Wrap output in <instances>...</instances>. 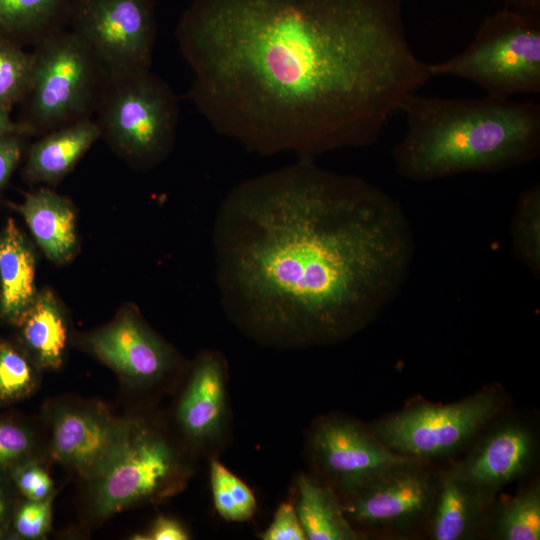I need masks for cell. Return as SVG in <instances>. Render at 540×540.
Here are the masks:
<instances>
[{
	"mask_svg": "<svg viewBox=\"0 0 540 540\" xmlns=\"http://www.w3.org/2000/svg\"><path fill=\"white\" fill-rule=\"evenodd\" d=\"M291 500L308 540L363 539L345 517L335 492L310 472L296 476Z\"/></svg>",
	"mask_w": 540,
	"mask_h": 540,
	"instance_id": "cell-20",
	"label": "cell"
},
{
	"mask_svg": "<svg viewBox=\"0 0 540 540\" xmlns=\"http://www.w3.org/2000/svg\"><path fill=\"white\" fill-rule=\"evenodd\" d=\"M506 3L519 12L540 15V0H506Z\"/></svg>",
	"mask_w": 540,
	"mask_h": 540,
	"instance_id": "cell-34",
	"label": "cell"
},
{
	"mask_svg": "<svg viewBox=\"0 0 540 540\" xmlns=\"http://www.w3.org/2000/svg\"><path fill=\"white\" fill-rule=\"evenodd\" d=\"M432 77L471 81L487 95L511 98L540 92V16L511 8L485 19L459 54L430 64Z\"/></svg>",
	"mask_w": 540,
	"mask_h": 540,
	"instance_id": "cell-7",
	"label": "cell"
},
{
	"mask_svg": "<svg viewBox=\"0 0 540 540\" xmlns=\"http://www.w3.org/2000/svg\"><path fill=\"white\" fill-rule=\"evenodd\" d=\"M209 461L210 489L217 514L229 522H246L252 519L257 509L252 489L218 458Z\"/></svg>",
	"mask_w": 540,
	"mask_h": 540,
	"instance_id": "cell-25",
	"label": "cell"
},
{
	"mask_svg": "<svg viewBox=\"0 0 540 540\" xmlns=\"http://www.w3.org/2000/svg\"><path fill=\"white\" fill-rule=\"evenodd\" d=\"M504 392L487 386L449 404L419 403L386 415L369 426L391 451L432 462L456 453L500 416Z\"/></svg>",
	"mask_w": 540,
	"mask_h": 540,
	"instance_id": "cell-8",
	"label": "cell"
},
{
	"mask_svg": "<svg viewBox=\"0 0 540 540\" xmlns=\"http://www.w3.org/2000/svg\"><path fill=\"white\" fill-rule=\"evenodd\" d=\"M34 385V370L26 357L11 344L0 342V401L22 398Z\"/></svg>",
	"mask_w": 540,
	"mask_h": 540,
	"instance_id": "cell-27",
	"label": "cell"
},
{
	"mask_svg": "<svg viewBox=\"0 0 540 540\" xmlns=\"http://www.w3.org/2000/svg\"><path fill=\"white\" fill-rule=\"evenodd\" d=\"M122 423L100 411L65 407L55 414L52 452L62 464L91 478L114 443Z\"/></svg>",
	"mask_w": 540,
	"mask_h": 540,
	"instance_id": "cell-15",
	"label": "cell"
},
{
	"mask_svg": "<svg viewBox=\"0 0 540 540\" xmlns=\"http://www.w3.org/2000/svg\"><path fill=\"white\" fill-rule=\"evenodd\" d=\"M305 454L310 473L338 498L411 460L387 448L369 426L338 413L322 415L310 425Z\"/></svg>",
	"mask_w": 540,
	"mask_h": 540,
	"instance_id": "cell-11",
	"label": "cell"
},
{
	"mask_svg": "<svg viewBox=\"0 0 540 540\" xmlns=\"http://www.w3.org/2000/svg\"><path fill=\"white\" fill-rule=\"evenodd\" d=\"M87 345L108 366L140 385L160 383L174 366L169 347L132 314L92 334Z\"/></svg>",
	"mask_w": 540,
	"mask_h": 540,
	"instance_id": "cell-14",
	"label": "cell"
},
{
	"mask_svg": "<svg viewBox=\"0 0 540 540\" xmlns=\"http://www.w3.org/2000/svg\"><path fill=\"white\" fill-rule=\"evenodd\" d=\"M32 53L0 38V107L11 112L24 99L31 81Z\"/></svg>",
	"mask_w": 540,
	"mask_h": 540,
	"instance_id": "cell-26",
	"label": "cell"
},
{
	"mask_svg": "<svg viewBox=\"0 0 540 540\" xmlns=\"http://www.w3.org/2000/svg\"><path fill=\"white\" fill-rule=\"evenodd\" d=\"M51 497L44 500H29L18 509L14 528L16 533L27 539H38L46 535L51 524Z\"/></svg>",
	"mask_w": 540,
	"mask_h": 540,
	"instance_id": "cell-29",
	"label": "cell"
},
{
	"mask_svg": "<svg viewBox=\"0 0 540 540\" xmlns=\"http://www.w3.org/2000/svg\"><path fill=\"white\" fill-rule=\"evenodd\" d=\"M9 501L0 488V532L5 529L9 520Z\"/></svg>",
	"mask_w": 540,
	"mask_h": 540,
	"instance_id": "cell-36",
	"label": "cell"
},
{
	"mask_svg": "<svg viewBox=\"0 0 540 540\" xmlns=\"http://www.w3.org/2000/svg\"><path fill=\"white\" fill-rule=\"evenodd\" d=\"M14 480L29 500H44L51 496L52 480L36 462L26 461L14 469Z\"/></svg>",
	"mask_w": 540,
	"mask_h": 540,
	"instance_id": "cell-31",
	"label": "cell"
},
{
	"mask_svg": "<svg viewBox=\"0 0 540 540\" xmlns=\"http://www.w3.org/2000/svg\"><path fill=\"white\" fill-rule=\"evenodd\" d=\"M193 457L158 423H122L112 449L91 477L96 512L109 516L135 504L173 497L186 487Z\"/></svg>",
	"mask_w": 540,
	"mask_h": 540,
	"instance_id": "cell-4",
	"label": "cell"
},
{
	"mask_svg": "<svg viewBox=\"0 0 540 540\" xmlns=\"http://www.w3.org/2000/svg\"><path fill=\"white\" fill-rule=\"evenodd\" d=\"M229 370L217 350L201 352L178 397L174 417L181 443L196 457L218 458L232 434Z\"/></svg>",
	"mask_w": 540,
	"mask_h": 540,
	"instance_id": "cell-12",
	"label": "cell"
},
{
	"mask_svg": "<svg viewBox=\"0 0 540 540\" xmlns=\"http://www.w3.org/2000/svg\"><path fill=\"white\" fill-rule=\"evenodd\" d=\"M403 0H192L175 38L185 97L218 134L262 156L374 145L431 77Z\"/></svg>",
	"mask_w": 540,
	"mask_h": 540,
	"instance_id": "cell-1",
	"label": "cell"
},
{
	"mask_svg": "<svg viewBox=\"0 0 540 540\" xmlns=\"http://www.w3.org/2000/svg\"><path fill=\"white\" fill-rule=\"evenodd\" d=\"M431 463L408 460L339 498L345 517L363 539L407 536L427 528L443 473Z\"/></svg>",
	"mask_w": 540,
	"mask_h": 540,
	"instance_id": "cell-9",
	"label": "cell"
},
{
	"mask_svg": "<svg viewBox=\"0 0 540 540\" xmlns=\"http://www.w3.org/2000/svg\"><path fill=\"white\" fill-rule=\"evenodd\" d=\"M494 502L487 499L452 468L443 471L427 525L433 540L472 539L485 530Z\"/></svg>",
	"mask_w": 540,
	"mask_h": 540,
	"instance_id": "cell-16",
	"label": "cell"
},
{
	"mask_svg": "<svg viewBox=\"0 0 540 540\" xmlns=\"http://www.w3.org/2000/svg\"><path fill=\"white\" fill-rule=\"evenodd\" d=\"M94 115L100 137L130 163L148 168L173 148L178 97L151 69L107 73Z\"/></svg>",
	"mask_w": 540,
	"mask_h": 540,
	"instance_id": "cell-6",
	"label": "cell"
},
{
	"mask_svg": "<svg viewBox=\"0 0 540 540\" xmlns=\"http://www.w3.org/2000/svg\"><path fill=\"white\" fill-rule=\"evenodd\" d=\"M100 138L93 118H86L51 130L31 145L25 175L35 183L61 181Z\"/></svg>",
	"mask_w": 540,
	"mask_h": 540,
	"instance_id": "cell-18",
	"label": "cell"
},
{
	"mask_svg": "<svg viewBox=\"0 0 540 540\" xmlns=\"http://www.w3.org/2000/svg\"><path fill=\"white\" fill-rule=\"evenodd\" d=\"M21 133H8L0 136V189L9 181L17 167L24 148Z\"/></svg>",
	"mask_w": 540,
	"mask_h": 540,
	"instance_id": "cell-32",
	"label": "cell"
},
{
	"mask_svg": "<svg viewBox=\"0 0 540 540\" xmlns=\"http://www.w3.org/2000/svg\"><path fill=\"white\" fill-rule=\"evenodd\" d=\"M466 455L451 466L482 495L495 502L506 485L525 476L536 459L534 429L520 419H496L475 438Z\"/></svg>",
	"mask_w": 540,
	"mask_h": 540,
	"instance_id": "cell-13",
	"label": "cell"
},
{
	"mask_svg": "<svg viewBox=\"0 0 540 540\" xmlns=\"http://www.w3.org/2000/svg\"><path fill=\"white\" fill-rule=\"evenodd\" d=\"M36 243L54 263L71 259L77 248L75 209L70 200L41 188L17 206Z\"/></svg>",
	"mask_w": 540,
	"mask_h": 540,
	"instance_id": "cell-17",
	"label": "cell"
},
{
	"mask_svg": "<svg viewBox=\"0 0 540 540\" xmlns=\"http://www.w3.org/2000/svg\"><path fill=\"white\" fill-rule=\"evenodd\" d=\"M15 323L40 366L55 369L61 365L67 346V325L52 293H37Z\"/></svg>",
	"mask_w": 540,
	"mask_h": 540,
	"instance_id": "cell-21",
	"label": "cell"
},
{
	"mask_svg": "<svg viewBox=\"0 0 540 540\" xmlns=\"http://www.w3.org/2000/svg\"><path fill=\"white\" fill-rule=\"evenodd\" d=\"M67 27L107 73L151 69L157 39L153 0H72Z\"/></svg>",
	"mask_w": 540,
	"mask_h": 540,
	"instance_id": "cell-10",
	"label": "cell"
},
{
	"mask_svg": "<svg viewBox=\"0 0 540 540\" xmlns=\"http://www.w3.org/2000/svg\"><path fill=\"white\" fill-rule=\"evenodd\" d=\"M29 89L16 122L22 134L41 136L95 113L107 71L69 28L54 30L33 45Z\"/></svg>",
	"mask_w": 540,
	"mask_h": 540,
	"instance_id": "cell-5",
	"label": "cell"
},
{
	"mask_svg": "<svg viewBox=\"0 0 540 540\" xmlns=\"http://www.w3.org/2000/svg\"><path fill=\"white\" fill-rule=\"evenodd\" d=\"M189 538V532L182 523L168 516L157 517L148 532L137 537L140 540H187Z\"/></svg>",
	"mask_w": 540,
	"mask_h": 540,
	"instance_id": "cell-33",
	"label": "cell"
},
{
	"mask_svg": "<svg viewBox=\"0 0 540 540\" xmlns=\"http://www.w3.org/2000/svg\"><path fill=\"white\" fill-rule=\"evenodd\" d=\"M33 438L23 427L0 421V469L16 468L29 460Z\"/></svg>",
	"mask_w": 540,
	"mask_h": 540,
	"instance_id": "cell-28",
	"label": "cell"
},
{
	"mask_svg": "<svg viewBox=\"0 0 540 540\" xmlns=\"http://www.w3.org/2000/svg\"><path fill=\"white\" fill-rule=\"evenodd\" d=\"M72 0H0V38L34 45L50 32L67 27Z\"/></svg>",
	"mask_w": 540,
	"mask_h": 540,
	"instance_id": "cell-22",
	"label": "cell"
},
{
	"mask_svg": "<svg viewBox=\"0 0 540 540\" xmlns=\"http://www.w3.org/2000/svg\"><path fill=\"white\" fill-rule=\"evenodd\" d=\"M485 530L498 540L540 539V485L534 481L490 509Z\"/></svg>",
	"mask_w": 540,
	"mask_h": 540,
	"instance_id": "cell-23",
	"label": "cell"
},
{
	"mask_svg": "<svg viewBox=\"0 0 540 540\" xmlns=\"http://www.w3.org/2000/svg\"><path fill=\"white\" fill-rule=\"evenodd\" d=\"M514 255L536 277L540 273V186L524 190L515 207L510 228Z\"/></svg>",
	"mask_w": 540,
	"mask_h": 540,
	"instance_id": "cell-24",
	"label": "cell"
},
{
	"mask_svg": "<svg viewBox=\"0 0 540 540\" xmlns=\"http://www.w3.org/2000/svg\"><path fill=\"white\" fill-rule=\"evenodd\" d=\"M8 133L22 134L17 123L11 119L10 112L0 107V136Z\"/></svg>",
	"mask_w": 540,
	"mask_h": 540,
	"instance_id": "cell-35",
	"label": "cell"
},
{
	"mask_svg": "<svg viewBox=\"0 0 540 540\" xmlns=\"http://www.w3.org/2000/svg\"><path fill=\"white\" fill-rule=\"evenodd\" d=\"M212 248L227 319L261 346L296 350L373 323L405 287L416 245L383 189L298 158L229 191Z\"/></svg>",
	"mask_w": 540,
	"mask_h": 540,
	"instance_id": "cell-2",
	"label": "cell"
},
{
	"mask_svg": "<svg viewBox=\"0 0 540 540\" xmlns=\"http://www.w3.org/2000/svg\"><path fill=\"white\" fill-rule=\"evenodd\" d=\"M262 540H306L292 500L282 502L269 526L259 534Z\"/></svg>",
	"mask_w": 540,
	"mask_h": 540,
	"instance_id": "cell-30",
	"label": "cell"
},
{
	"mask_svg": "<svg viewBox=\"0 0 540 540\" xmlns=\"http://www.w3.org/2000/svg\"><path fill=\"white\" fill-rule=\"evenodd\" d=\"M36 261L13 219L0 233V315L15 322L34 300Z\"/></svg>",
	"mask_w": 540,
	"mask_h": 540,
	"instance_id": "cell-19",
	"label": "cell"
},
{
	"mask_svg": "<svg viewBox=\"0 0 540 540\" xmlns=\"http://www.w3.org/2000/svg\"><path fill=\"white\" fill-rule=\"evenodd\" d=\"M406 131L392 150L398 176L428 182L468 172H499L540 153V105L484 98L408 96Z\"/></svg>",
	"mask_w": 540,
	"mask_h": 540,
	"instance_id": "cell-3",
	"label": "cell"
}]
</instances>
